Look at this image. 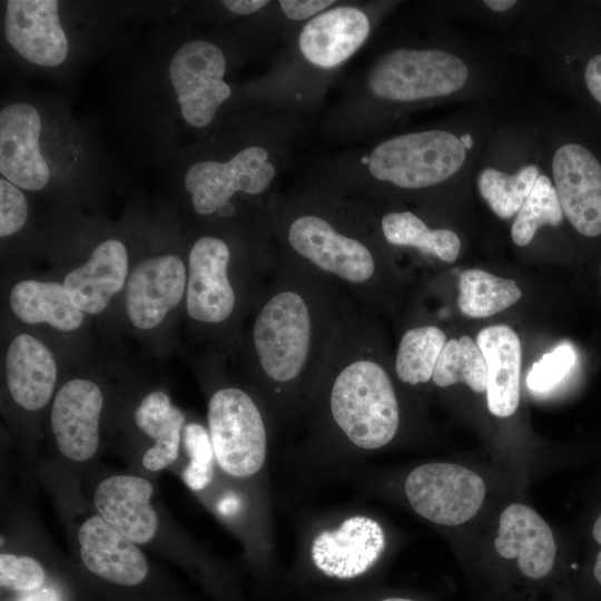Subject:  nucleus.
<instances>
[{
    "label": "nucleus",
    "mask_w": 601,
    "mask_h": 601,
    "mask_svg": "<svg viewBox=\"0 0 601 601\" xmlns=\"http://www.w3.org/2000/svg\"><path fill=\"white\" fill-rule=\"evenodd\" d=\"M317 300L304 287L288 282L260 307L253 326V344L260 371L276 384L300 378L317 364L323 319Z\"/></svg>",
    "instance_id": "nucleus-1"
},
{
    "label": "nucleus",
    "mask_w": 601,
    "mask_h": 601,
    "mask_svg": "<svg viewBox=\"0 0 601 601\" xmlns=\"http://www.w3.org/2000/svg\"><path fill=\"white\" fill-rule=\"evenodd\" d=\"M329 392L332 418L351 443L376 450L398 428L397 397L385 368L358 347L342 358Z\"/></svg>",
    "instance_id": "nucleus-2"
},
{
    "label": "nucleus",
    "mask_w": 601,
    "mask_h": 601,
    "mask_svg": "<svg viewBox=\"0 0 601 601\" xmlns=\"http://www.w3.org/2000/svg\"><path fill=\"white\" fill-rule=\"evenodd\" d=\"M466 148L456 135L441 129L390 138L368 157L371 175L407 188H423L452 177L463 165Z\"/></svg>",
    "instance_id": "nucleus-3"
},
{
    "label": "nucleus",
    "mask_w": 601,
    "mask_h": 601,
    "mask_svg": "<svg viewBox=\"0 0 601 601\" xmlns=\"http://www.w3.org/2000/svg\"><path fill=\"white\" fill-rule=\"evenodd\" d=\"M469 78L465 62L437 49H394L376 60L367 76L371 92L382 99L413 101L451 95Z\"/></svg>",
    "instance_id": "nucleus-4"
},
{
    "label": "nucleus",
    "mask_w": 601,
    "mask_h": 601,
    "mask_svg": "<svg viewBox=\"0 0 601 601\" xmlns=\"http://www.w3.org/2000/svg\"><path fill=\"white\" fill-rule=\"evenodd\" d=\"M209 435L218 465L236 477L257 473L266 459V428L252 397L240 388L226 387L208 403Z\"/></svg>",
    "instance_id": "nucleus-5"
},
{
    "label": "nucleus",
    "mask_w": 601,
    "mask_h": 601,
    "mask_svg": "<svg viewBox=\"0 0 601 601\" xmlns=\"http://www.w3.org/2000/svg\"><path fill=\"white\" fill-rule=\"evenodd\" d=\"M287 242L298 257L353 290H364L376 274V262L370 247L341 233L322 216H297L288 225Z\"/></svg>",
    "instance_id": "nucleus-6"
},
{
    "label": "nucleus",
    "mask_w": 601,
    "mask_h": 601,
    "mask_svg": "<svg viewBox=\"0 0 601 601\" xmlns=\"http://www.w3.org/2000/svg\"><path fill=\"white\" fill-rule=\"evenodd\" d=\"M412 508L426 520L459 525L480 510L485 485L475 472L453 463L434 462L415 467L405 481Z\"/></svg>",
    "instance_id": "nucleus-7"
},
{
    "label": "nucleus",
    "mask_w": 601,
    "mask_h": 601,
    "mask_svg": "<svg viewBox=\"0 0 601 601\" xmlns=\"http://www.w3.org/2000/svg\"><path fill=\"white\" fill-rule=\"evenodd\" d=\"M226 59L211 42L191 40L174 55L169 78L177 93L184 119L194 127H206L231 90L224 81Z\"/></svg>",
    "instance_id": "nucleus-8"
},
{
    "label": "nucleus",
    "mask_w": 601,
    "mask_h": 601,
    "mask_svg": "<svg viewBox=\"0 0 601 601\" xmlns=\"http://www.w3.org/2000/svg\"><path fill=\"white\" fill-rule=\"evenodd\" d=\"M274 177L275 168L268 161L266 149L250 146L226 162L208 160L191 165L185 176V187L191 195L195 210L210 215L229 204L236 191L264 193Z\"/></svg>",
    "instance_id": "nucleus-9"
},
{
    "label": "nucleus",
    "mask_w": 601,
    "mask_h": 601,
    "mask_svg": "<svg viewBox=\"0 0 601 601\" xmlns=\"http://www.w3.org/2000/svg\"><path fill=\"white\" fill-rule=\"evenodd\" d=\"M552 174L563 214L583 236L601 234V164L587 147L569 142L552 158Z\"/></svg>",
    "instance_id": "nucleus-10"
},
{
    "label": "nucleus",
    "mask_w": 601,
    "mask_h": 601,
    "mask_svg": "<svg viewBox=\"0 0 601 601\" xmlns=\"http://www.w3.org/2000/svg\"><path fill=\"white\" fill-rule=\"evenodd\" d=\"M229 258L227 244L217 237H200L191 247L186 308L193 319L219 324L233 314L236 295L228 278Z\"/></svg>",
    "instance_id": "nucleus-11"
},
{
    "label": "nucleus",
    "mask_w": 601,
    "mask_h": 601,
    "mask_svg": "<svg viewBox=\"0 0 601 601\" xmlns=\"http://www.w3.org/2000/svg\"><path fill=\"white\" fill-rule=\"evenodd\" d=\"M385 534L373 519L351 516L333 530L318 534L311 554L316 568L327 577L352 579L365 573L380 559Z\"/></svg>",
    "instance_id": "nucleus-12"
},
{
    "label": "nucleus",
    "mask_w": 601,
    "mask_h": 601,
    "mask_svg": "<svg viewBox=\"0 0 601 601\" xmlns=\"http://www.w3.org/2000/svg\"><path fill=\"white\" fill-rule=\"evenodd\" d=\"M41 120L35 107L24 102L0 111V171L7 180L27 190H39L50 171L39 149Z\"/></svg>",
    "instance_id": "nucleus-13"
},
{
    "label": "nucleus",
    "mask_w": 601,
    "mask_h": 601,
    "mask_svg": "<svg viewBox=\"0 0 601 601\" xmlns=\"http://www.w3.org/2000/svg\"><path fill=\"white\" fill-rule=\"evenodd\" d=\"M102 393L89 380L67 382L56 395L51 410L52 432L60 452L77 462L89 460L99 445Z\"/></svg>",
    "instance_id": "nucleus-14"
},
{
    "label": "nucleus",
    "mask_w": 601,
    "mask_h": 601,
    "mask_svg": "<svg viewBox=\"0 0 601 601\" xmlns=\"http://www.w3.org/2000/svg\"><path fill=\"white\" fill-rule=\"evenodd\" d=\"M58 4L56 0L7 1V40L28 61L55 67L66 59L68 40L60 23Z\"/></svg>",
    "instance_id": "nucleus-15"
},
{
    "label": "nucleus",
    "mask_w": 601,
    "mask_h": 601,
    "mask_svg": "<svg viewBox=\"0 0 601 601\" xmlns=\"http://www.w3.org/2000/svg\"><path fill=\"white\" fill-rule=\"evenodd\" d=\"M186 287V269L178 256L162 255L141 262L127 285L129 321L139 329L158 326L181 300Z\"/></svg>",
    "instance_id": "nucleus-16"
},
{
    "label": "nucleus",
    "mask_w": 601,
    "mask_h": 601,
    "mask_svg": "<svg viewBox=\"0 0 601 601\" xmlns=\"http://www.w3.org/2000/svg\"><path fill=\"white\" fill-rule=\"evenodd\" d=\"M494 546L500 556L516 559L519 571L529 580H543L553 569L556 545L552 531L524 504H510L503 510Z\"/></svg>",
    "instance_id": "nucleus-17"
},
{
    "label": "nucleus",
    "mask_w": 601,
    "mask_h": 601,
    "mask_svg": "<svg viewBox=\"0 0 601 601\" xmlns=\"http://www.w3.org/2000/svg\"><path fill=\"white\" fill-rule=\"evenodd\" d=\"M81 559L96 575L121 585H136L148 574V563L136 543L100 515L85 521L79 531Z\"/></svg>",
    "instance_id": "nucleus-18"
},
{
    "label": "nucleus",
    "mask_w": 601,
    "mask_h": 601,
    "mask_svg": "<svg viewBox=\"0 0 601 601\" xmlns=\"http://www.w3.org/2000/svg\"><path fill=\"white\" fill-rule=\"evenodd\" d=\"M371 29L358 8L339 6L307 22L298 37L300 52L321 68H334L348 59L366 40Z\"/></svg>",
    "instance_id": "nucleus-19"
},
{
    "label": "nucleus",
    "mask_w": 601,
    "mask_h": 601,
    "mask_svg": "<svg viewBox=\"0 0 601 601\" xmlns=\"http://www.w3.org/2000/svg\"><path fill=\"white\" fill-rule=\"evenodd\" d=\"M154 489L138 476L114 475L100 482L95 504L100 516L130 541L149 542L156 534L158 520L150 505Z\"/></svg>",
    "instance_id": "nucleus-20"
},
{
    "label": "nucleus",
    "mask_w": 601,
    "mask_h": 601,
    "mask_svg": "<svg viewBox=\"0 0 601 601\" xmlns=\"http://www.w3.org/2000/svg\"><path fill=\"white\" fill-rule=\"evenodd\" d=\"M476 344L486 363L487 408L497 417L511 416L520 403V338L510 326L494 325L477 334Z\"/></svg>",
    "instance_id": "nucleus-21"
},
{
    "label": "nucleus",
    "mask_w": 601,
    "mask_h": 601,
    "mask_svg": "<svg viewBox=\"0 0 601 601\" xmlns=\"http://www.w3.org/2000/svg\"><path fill=\"white\" fill-rule=\"evenodd\" d=\"M127 273L125 245L116 239H107L95 248L82 266L67 274L63 286L80 311L98 314L121 290Z\"/></svg>",
    "instance_id": "nucleus-22"
},
{
    "label": "nucleus",
    "mask_w": 601,
    "mask_h": 601,
    "mask_svg": "<svg viewBox=\"0 0 601 601\" xmlns=\"http://www.w3.org/2000/svg\"><path fill=\"white\" fill-rule=\"evenodd\" d=\"M6 377L13 401L26 410L36 411L51 397L57 380L56 361L43 343L20 334L8 348Z\"/></svg>",
    "instance_id": "nucleus-23"
},
{
    "label": "nucleus",
    "mask_w": 601,
    "mask_h": 601,
    "mask_svg": "<svg viewBox=\"0 0 601 601\" xmlns=\"http://www.w3.org/2000/svg\"><path fill=\"white\" fill-rule=\"evenodd\" d=\"M10 306L27 324L47 323L63 332L76 331L83 321L82 311L75 305L63 284L55 282H19L11 289Z\"/></svg>",
    "instance_id": "nucleus-24"
},
{
    "label": "nucleus",
    "mask_w": 601,
    "mask_h": 601,
    "mask_svg": "<svg viewBox=\"0 0 601 601\" xmlns=\"http://www.w3.org/2000/svg\"><path fill=\"white\" fill-rule=\"evenodd\" d=\"M184 422L183 412L171 405L164 392L154 391L144 397L135 412V423L155 440V445L144 454L145 469L160 471L177 460Z\"/></svg>",
    "instance_id": "nucleus-25"
},
{
    "label": "nucleus",
    "mask_w": 601,
    "mask_h": 601,
    "mask_svg": "<svg viewBox=\"0 0 601 601\" xmlns=\"http://www.w3.org/2000/svg\"><path fill=\"white\" fill-rule=\"evenodd\" d=\"M386 240L395 246H411L423 254L453 263L461 248L459 236L450 229H431L411 211H392L381 221Z\"/></svg>",
    "instance_id": "nucleus-26"
},
{
    "label": "nucleus",
    "mask_w": 601,
    "mask_h": 601,
    "mask_svg": "<svg viewBox=\"0 0 601 601\" xmlns=\"http://www.w3.org/2000/svg\"><path fill=\"white\" fill-rule=\"evenodd\" d=\"M522 296L514 280L482 269H466L459 275V308L467 317L492 316L515 304Z\"/></svg>",
    "instance_id": "nucleus-27"
},
{
    "label": "nucleus",
    "mask_w": 601,
    "mask_h": 601,
    "mask_svg": "<svg viewBox=\"0 0 601 601\" xmlns=\"http://www.w3.org/2000/svg\"><path fill=\"white\" fill-rule=\"evenodd\" d=\"M446 343L444 332L436 326H418L406 331L400 342L395 371L403 383H427Z\"/></svg>",
    "instance_id": "nucleus-28"
},
{
    "label": "nucleus",
    "mask_w": 601,
    "mask_h": 601,
    "mask_svg": "<svg viewBox=\"0 0 601 601\" xmlns=\"http://www.w3.org/2000/svg\"><path fill=\"white\" fill-rule=\"evenodd\" d=\"M432 380L440 387L464 383L476 393L486 390V363L470 336L445 343L434 367Z\"/></svg>",
    "instance_id": "nucleus-29"
},
{
    "label": "nucleus",
    "mask_w": 601,
    "mask_h": 601,
    "mask_svg": "<svg viewBox=\"0 0 601 601\" xmlns=\"http://www.w3.org/2000/svg\"><path fill=\"white\" fill-rule=\"evenodd\" d=\"M539 176L534 165L523 166L513 175L484 168L477 176V187L492 211L508 219L519 213Z\"/></svg>",
    "instance_id": "nucleus-30"
},
{
    "label": "nucleus",
    "mask_w": 601,
    "mask_h": 601,
    "mask_svg": "<svg viewBox=\"0 0 601 601\" xmlns=\"http://www.w3.org/2000/svg\"><path fill=\"white\" fill-rule=\"evenodd\" d=\"M563 219L560 200L550 178L540 175L512 225V240L518 246L528 245L538 228L544 224L559 225Z\"/></svg>",
    "instance_id": "nucleus-31"
},
{
    "label": "nucleus",
    "mask_w": 601,
    "mask_h": 601,
    "mask_svg": "<svg viewBox=\"0 0 601 601\" xmlns=\"http://www.w3.org/2000/svg\"><path fill=\"white\" fill-rule=\"evenodd\" d=\"M184 446L189 456V464L183 472L185 484L200 491L207 487L214 476V450L210 435L199 424H188L184 430Z\"/></svg>",
    "instance_id": "nucleus-32"
},
{
    "label": "nucleus",
    "mask_w": 601,
    "mask_h": 601,
    "mask_svg": "<svg viewBox=\"0 0 601 601\" xmlns=\"http://www.w3.org/2000/svg\"><path fill=\"white\" fill-rule=\"evenodd\" d=\"M575 363L571 345L561 344L535 362L526 376V385L535 393L548 392L559 384Z\"/></svg>",
    "instance_id": "nucleus-33"
},
{
    "label": "nucleus",
    "mask_w": 601,
    "mask_h": 601,
    "mask_svg": "<svg viewBox=\"0 0 601 601\" xmlns=\"http://www.w3.org/2000/svg\"><path fill=\"white\" fill-rule=\"evenodd\" d=\"M45 580V571L35 559L1 553L0 584L2 588L33 592L43 585Z\"/></svg>",
    "instance_id": "nucleus-34"
},
{
    "label": "nucleus",
    "mask_w": 601,
    "mask_h": 601,
    "mask_svg": "<svg viewBox=\"0 0 601 601\" xmlns=\"http://www.w3.org/2000/svg\"><path fill=\"white\" fill-rule=\"evenodd\" d=\"M28 217L27 200L21 190L0 179V236H10L22 228Z\"/></svg>",
    "instance_id": "nucleus-35"
},
{
    "label": "nucleus",
    "mask_w": 601,
    "mask_h": 601,
    "mask_svg": "<svg viewBox=\"0 0 601 601\" xmlns=\"http://www.w3.org/2000/svg\"><path fill=\"white\" fill-rule=\"evenodd\" d=\"M333 0H282L279 6L283 12L292 20H304L312 17L328 6Z\"/></svg>",
    "instance_id": "nucleus-36"
},
{
    "label": "nucleus",
    "mask_w": 601,
    "mask_h": 601,
    "mask_svg": "<svg viewBox=\"0 0 601 601\" xmlns=\"http://www.w3.org/2000/svg\"><path fill=\"white\" fill-rule=\"evenodd\" d=\"M584 81L591 96L601 105V53L593 56L584 69Z\"/></svg>",
    "instance_id": "nucleus-37"
},
{
    "label": "nucleus",
    "mask_w": 601,
    "mask_h": 601,
    "mask_svg": "<svg viewBox=\"0 0 601 601\" xmlns=\"http://www.w3.org/2000/svg\"><path fill=\"white\" fill-rule=\"evenodd\" d=\"M225 7L237 14H249L265 7L266 0H225Z\"/></svg>",
    "instance_id": "nucleus-38"
},
{
    "label": "nucleus",
    "mask_w": 601,
    "mask_h": 601,
    "mask_svg": "<svg viewBox=\"0 0 601 601\" xmlns=\"http://www.w3.org/2000/svg\"><path fill=\"white\" fill-rule=\"evenodd\" d=\"M592 535L593 539L601 545V513L593 524ZM592 578L594 583L601 588V551L597 554L592 569Z\"/></svg>",
    "instance_id": "nucleus-39"
},
{
    "label": "nucleus",
    "mask_w": 601,
    "mask_h": 601,
    "mask_svg": "<svg viewBox=\"0 0 601 601\" xmlns=\"http://www.w3.org/2000/svg\"><path fill=\"white\" fill-rule=\"evenodd\" d=\"M217 509L221 515L231 516L240 509V499L234 493H228L220 499Z\"/></svg>",
    "instance_id": "nucleus-40"
},
{
    "label": "nucleus",
    "mask_w": 601,
    "mask_h": 601,
    "mask_svg": "<svg viewBox=\"0 0 601 601\" xmlns=\"http://www.w3.org/2000/svg\"><path fill=\"white\" fill-rule=\"evenodd\" d=\"M21 601H61L59 594L52 589L33 591Z\"/></svg>",
    "instance_id": "nucleus-41"
},
{
    "label": "nucleus",
    "mask_w": 601,
    "mask_h": 601,
    "mask_svg": "<svg viewBox=\"0 0 601 601\" xmlns=\"http://www.w3.org/2000/svg\"><path fill=\"white\" fill-rule=\"evenodd\" d=\"M484 3L491 10L502 12L512 8L514 4H516V1L514 0H486L484 1Z\"/></svg>",
    "instance_id": "nucleus-42"
},
{
    "label": "nucleus",
    "mask_w": 601,
    "mask_h": 601,
    "mask_svg": "<svg viewBox=\"0 0 601 601\" xmlns=\"http://www.w3.org/2000/svg\"><path fill=\"white\" fill-rule=\"evenodd\" d=\"M380 601H416V600H413V599H410V598H403V597H388V598H384Z\"/></svg>",
    "instance_id": "nucleus-43"
},
{
    "label": "nucleus",
    "mask_w": 601,
    "mask_h": 601,
    "mask_svg": "<svg viewBox=\"0 0 601 601\" xmlns=\"http://www.w3.org/2000/svg\"><path fill=\"white\" fill-rule=\"evenodd\" d=\"M461 141L464 145L465 148H470L472 146V139L470 135H464L461 137Z\"/></svg>",
    "instance_id": "nucleus-44"
}]
</instances>
